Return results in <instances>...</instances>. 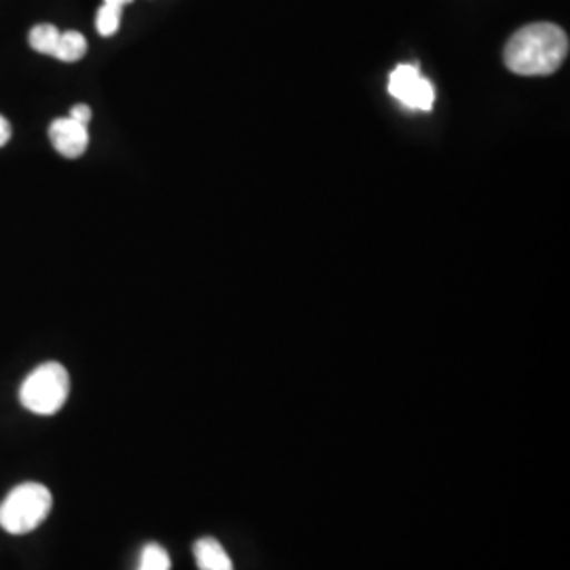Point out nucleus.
I'll return each instance as SVG.
<instances>
[{
  "mask_svg": "<svg viewBox=\"0 0 570 570\" xmlns=\"http://www.w3.org/2000/svg\"><path fill=\"white\" fill-rule=\"evenodd\" d=\"M171 560L169 553L159 543H148L140 556V567L138 570H169Z\"/></svg>",
  "mask_w": 570,
  "mask_h": 570,
  "instance_id": "9d476101",
  "label": "nucleus"
},
{
  "mask_svg": "<svg viewBox=\"0 0 570 570\" xmlns=\"http://www.w3.org/2000/svg\"><path fill=\"white\" fill-rule=\"evenodd\" d=\"M389 91L397 102L410 110L429 112L435 102L433 85L419 72L416 66H410V63H402L391 72Z\"/></svg>",
  "mask_w": 570,
  "mask_h": 570,
  "instance_id": "20e7f679",
  "label": "nucleus"
},
{
  "mask_svg": "<svg viewBox=\"0 0 570 570\" xmlns=\"http://www.w3.org/2000/svg\"><path fill=\"white\" fill-rule=\"evenodd\" d=\"M70 119H75V121L81 122V125H87V122L91 121V108L85 106V104H77L70 110Z\"/></svg>",
  "mask_w": 570,
  "mask_h": 570,
  "instance_id": "9b49d317",
  "label": "nucleus"
},
{
  "mask_svg": "<svg viewBox=\"0 0 570 570\" xmlns=\"http://www.w3.org/2000/svg\"><path fill=\"white\" fill-rule=\"evenodd\" d=\"M127 2H131V0H125V4H127Z\"/></svg>",
  "mask_w": 570,
  "mask_h": 570,
  "instance_id": "ddd939ff",
  "label": "nucleus"
},
{
  "mask_svg": "<svg viewBox=\"0 0 570 570\" xmlns=\"http://www.w3.org/2000/svg\"><path fill=\"white\" fill-rule=\"evenodd\" d=\"M9 138H11V125L4 117H0V146L9 142Z\"/></svg>",
  "mask_w": 570,
  "mask_h": 570,
  "instance_id": "f8f14e48",
  "label": "nucleus"
},
{
  "mask_svg": "<svg viewBox=\"0 0 570 570\" xmlns=\"http://www.w3.org/2000/svg\"><path fill=\"white\" fill-rule=\"evenodd\" d=\"M193 551H195V560H197L199 570H233V562H230L225 548L212 537L199 539Z\"/></svg>",
  "mask_w": 570,
  "mask_h": 570,
  "instance_id": "423d86ee",
  "label": "nucleus"
},
{
  "mask_svg": "<svg viewBox=\"0 0 570 570\" xmlns=\"http://www.w3.org/2000/svg\"><path fill=\"white\" fill-rule=\"evenodd\" d=\"M70 395L68 370L58 362H47L32 370L21 383V406L41 416H51L60 412Z\"/></svg>",
  "mask_w": 570,
  "mask_h": 570,
  "instance_id": "7ed1b4c3",
  "label": "nucleus"
},
{
  "mask_svg": "<svg viewBox=\"0 0 570 570\" xmlns=\"http://www.w3.org/2000/svg\"><path fill=\"white\" fill-rule=\"evenodd\" d=\"M85 53H87V41L81 32H77V30L61 32L53 58L61 61H79Z\"/></svg>",
  "mask_w": 570,
  "mask_h": 570,
  "instance_id": "0eeeda50",
  "label": "nucleus"
},
{
  "mask_svg": "<svg viewBox=\"0 0 570 570\" xmlns=\"http://www.w3.org/2000/svg\"><path fill=\"white\" fill-rule=\"evenodd\" d=\"M60 30L51 23H39L30 30L28 35V42L35 51H39L42 56H53L56 45L60 41Z\"/></svg>",
  "mask_w": 570,
  "mask_h": 570,
  "instance_id": "6e6552de",
  "label": "nucleus"
},
{
  "mask_svg": "<svg viewBox=\"0 0 570 570\" xmlns=\"http://www.w3.org/2000/svg\"><path fill=\"white\" fill-rule=\"evenodd\" d=\"M569 56V37L556 23H530L520 28L505 47V66L522 77L556 72Z\"/></svg>",
  "mask_w": 570,
  "mask_h": 570,
  "instance_id": "f257e3e1",
  "label": "nucleus"
},
{
  "mask_svg": "<svg viewBox=\"0 0 570 570\" xmlns=\"http://www.w3.org/2000/svg\"><path fill=\"white\" fill-rule=\"evenodd\" d=\"M49 138H51L53 148L66 159H79L89 144L87 125H81L70 117L51 122Z\"/></svg>",
  "mask_w": 570,
  "mask_h": 570,
  "instance_id": "39448f33",
  "label": "nucleus"
},
{
  "mask_svg": "<svg viewBox=\"0 0 570 570\" xmlns=\"http://www.w3.org/2000/svg\"><path fill=\"white\" fill-rule=\"evenodd\" d=\"M53 508L47 487L26 482L11 490L0 503V529L9 534H28L39 529Z\"/></svg>",
  "mask_w": 570,
  "mask_h": 570,
  "instance_id": "f03ea898",
  "label": "nucleus"
},
{
  "mask_svg": "<svg viewBox=\"0 0 570 570\" xmlns=\"http://www.w3.org/2000/svg\"><path fill=\"white\" fill-rule=\"evenodd\" d=\"M125 0H104L98 18H96V28L102 37H112L119 30L121 23V11Z\"/></svg>",
  "mask_w": 570,
  "mask_h": 570,
  "instance_id": "1a4fd4ad",
  "label": "nucleus"
}]
</instances>
